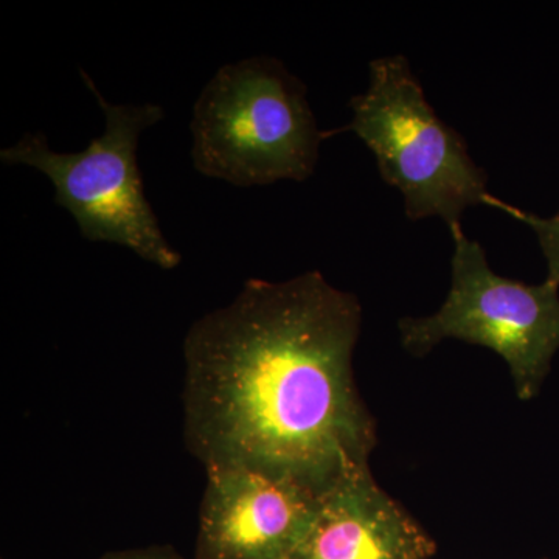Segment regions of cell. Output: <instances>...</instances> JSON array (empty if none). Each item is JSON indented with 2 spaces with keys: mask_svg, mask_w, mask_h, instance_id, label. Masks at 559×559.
I'll list each match as a JSON object with an SVG mask.
<instances>
[{
  "mask_svg": "<svg viewBox=\"0 0 559 559\" xmlns=\"http://www.w3.org/2000/svg\"><path fill=\"white\" fill-rule=\"evenodd\" d=\"M362 308L319 271L250 278L183 340V437L204 468L241 466L323 496L370 466L377 423L353 370Z\"/></svg>",
  "mask_w": 559,
  "mask_h": 559,
  "instance_id": "6da1fadb",
  "label": "cell"
},
{
  "mask_svg": "<svg viewBox=\"0 0 559 559\" xmlns=\"http://www.w3.org/2000/svg\"><path fill=\"white\" fill-rule=\"evenodd\" d=\"M190 131L194 170L237 187L305 182L330 135L319 130L307 86L272 57L219 68L194 103Z\"/></svg>",
  "mask_w": 559,
  "mask_h": 559,
  "instance_id": "7a4b0ae2",
  "label": "cell"
},
{
  "mask_svg": "<svg viewBox=\"0 0 559 559\" xmlns=\"http://www.w3.org/2000/svg\"><path fill=\"white\" fill-rule=\"evenodd\" d=\"M349 109L348 130L373 153L384 182L400 191L407 218H440L450 227L466 209L491 207L487 173L432 108L406 57L371 61L369 87Z\"/></svg>",
  "mask_w": 559,
  "mask_h": 559,
  "instance_id": "3957f363",
  "label": "cell"
},
{
  "mask_svg": "<svg viewBox=\"0 0 559 559\" xmlns=\"http://www.w3.org/2000/svg\"><path fill=\"white\" fill-rule=\"evenodd\" d=\"M80 73L105 114L102 134L80 153H57L43 132H28L0 151V160L46 175L55 202L68 210L87 241L123 246L160 270H176L182 255L162 234L138 164L140 135L164 120V109L153 103L114 105L84 70Z\"/></svg>",
  "mask_w": 559,
  "mask_h": 559,
  "instance_id": "277c9868",
  "label": "cell"
},
{
  "mask_svg": "<svg viewBox=\"0 0 559 559\" xmlns=\"http://www.w3.org/2000/svg\"><path fill=\"white\" fill-rule=\"evenodd\" d=\"M450 230L454 253L447 300L433 314L401 319V344L414 356L428 355L448 340L492 349L509 366L518 399L533 400L559 349V286L496 274L462 224Z\"/></svg>",
  "mask_w": 559,
  "mask_h": 559,
  "instance_id": "5b68a950",
  "label": "cell"
},
{
  "mask_svg": "<svg viewBox=\"0 0 559 559\" xmlns=\"http://www.w3.org/2000/svg\"><path fill=\"white\" fill-rule=\"evenodd\" d=\"M193 559H290L310 530L320 498L263 471L205 469Z\"/></svg>",
  "mask_w": 559,
  "mask_h": 559,
  "instance_id": "8992f818",
  "label": "cell"
},
{
  "mask_svg": "<svg viewBox=\"0 0 559 559\" xmlns=\"http://www.w3.org/2000/svg\"><path fill=\"white\" fill-rule=\"evenodd\" d=\"M433 550L425 528L367 466L320 498L314 521L290 559H429Z\"/></svg>",
  "mask_w": 559,
  "mask_h": 559,
  "instance_id": "52a82bcc",
  "label": "cell"
},
{
  "mask_svg": "<svg viewBox=\"0 0 559 559\" xmlns=\"http://www.w3.org/2000/svg\"><path fill=\"white\" fill-rule=\"evenodd\" d=\"M491 207L509 213L510 216L521 221V223H524L525 226L535 231L540 250H543L547 261L546 280L559 286V212L555 213L554 216H549V218H543V216L535 215V213L525 212V210L506 204V202L498 200V198L492 200Z\"/></svg>",
  "mask_w": 559,
  "mask_h": 559,
  "instance_id": "ba28073f",
  "label": "cell"
},
{
  "mask_svg": "<svg viewBox=\"0 0 559 559\" xmlns=\"http://www.w3.org/2000/svg\"><path fill=\"white\" fill-rule=\"evenodd\" d=\"M100 559H186L170 546H150L145 549L109 551Z\"/></svg>",
  "mask_w": 559,
  "mask_h": 559,
  "instance_id": "9c48e42d",
  "label": "cell"
}]
</instances>
